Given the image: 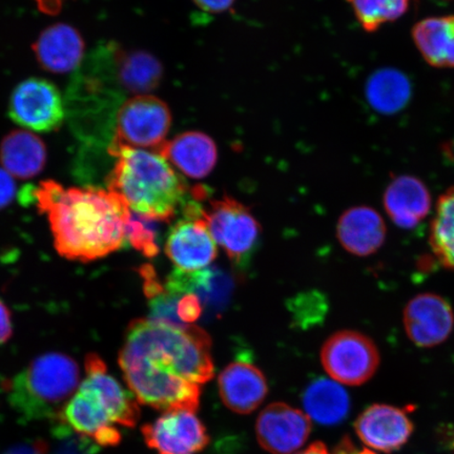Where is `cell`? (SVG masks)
Segmentation results:
<instances>
[{
    "instance_id": "7402d4cb",
    "label": "cell",
    "mask_w": 454,
    "mask_h": 454,
    "mask_svg": "<svg viewBox=\"0 0 454 454\" xmlns=\"http://www.w3.org/2000/svg\"><path fill=\"white\" fill-rule=\"evenodd\" d=\"M413 41L429 65L454 67V16L431 17L419 21Z\"/></svg>"
},
{
    "instance_id": "83f0119b",
    "label": "cell",
    "mask_w": 454,
    "mask_h": 454,
    "mask_svg": "<svg viewBox=\"0 0 454 454\" xmlns=\"http://www.w3.org/2000/svg\"><path fill=\"white\" fill-rule=\"evenodd\" d=\"M57 440L56 448L52 454H94L96 444L83 436L74 434L73 431L67 425L61 423L56 428ZM49 454V452H48Z\"/></svg>"
},
{
    "instance_id": "8992f818",
    "label": "cell",
    "mask_w": 454,
    "mask_h": 454,
    "mask_svg": "<svg viewBox=\"0 0 454 454\" xmlns=\"http://www.w3.org/2000/svg\"><path fill=\"white\" fill-rule=\"evenodd\" d=\"M168 106L153 95L133 96L119 107L110 146L159 152L172 127Z\"/></svg>"
},
{
    "instance_id": "4316f807",
    "label": "cell",
    "mask_w": 454,
    "mask_h": 454,
    "mask_svg": "<svg viewBox=\"0 0 454 454\" xmlns=\"http://www.w3.org/2000/svg\"><path fill=\"white\" fill-rule=\"evenodd\" d=\"M155 221L133 212L128 221L127 240L147 258L159 253Z\"/></svg>"
},
{
    "instance_id": "f1b7e54d",
    "label": "cell",
    "mask_w": 454,
    "mask_h": 454,
    "mask_svg": "<svg viewBox=\"0 0 454 454\" xmlns=\"http://www.w3.org/2000/svg\"><path fill=\"white\" fill-rule=\"evenodd\" d=\"M202 315V303L197 294H186L178 300L177 316L184 325H191Z\"/></svg>"
},
{
    "instance_id": "8d00e7d4",
    "label": "cell",
    "mask_w": 454,
    "mask_h": 454,
    "mask_svg": "<svg viewBox=\"0 0 454 454\" xmlns=\"http://www.w3.org/2000/svg\"><path fill=\"white\" fill-rule=\"evenodd\" d=\"M448 155H450L451 159H454V141L450 144V147H448Z\"/></svg>"
},
{
    "instance_id": "9a60e30c",
    "label": "cell",
    "mask_w": 454,
    "mask_h": 454,
    "mask_svg": "<svg viewBox=\"0 0 454 454\" xmlns=\"http://www.w3.org/2000/svg\"><path fill=\"white\" fill-rule=\"evenodd\" d=\"M221 400L231 411L248 414L262 404L269 393L262 372L251 363L232 362L219 377Z\"/></svg>"
},
{
    "instance_id": "44dd1931",
    "label": "cell",
    "mask_w": 454,
    "mask_h": 454,
    "mask_svg": "<svg viewBox=\"0 0 454 454\" xmlns=\"http://www.w3.org/2000/svg\"><path fill=\"white\" fill-rule=\"evenodd\" d=\"M0 161L13 177L30 179L42 172L47 161L43 140L27 130H14L0 145Z\"/></svg>"
},
{
    "instance_id": "4dcf8cb0",
    "label": "cell",
    "mask_w": 454,
    "mask_h": 454,
    "mask_svg": "<svg viewBox=\"0 0 454 454\" xmlns=\"http://www.w3.org/2000/svg\"><path fill=\"white\" fill-rule=\"evenodd\" d=\"M192 2L206 12L218 14L229 11L236 0H192Z\"/></svg>"
},
{
    "instance_id": "e0dca14e",
    "label": "cell",
    "mask_w": 454,
    "mask_h": 454,
    "mask_svg": "<svg viewBox=\"0 0 454 454\" xmlns=\"http://www.w3.org/2000/svg\"><path fill=\"white\" fill-rule=\"evenodd\" d=\"M33 50L44 70L66 74L82 65L84 42L76 28L66 24H57L41 34L34 43Z\"/></svg>"
},
{
    "instance_id": "cb8c5ba5",
    "label": "cell",
    "mask_w": 454,
    "mask_h": 454,
    "mask_svg": "<svg viewBox=\"0 0 454 454\" xmlns=\"http://www.w3.org/2000/svg\"><path fill=\"white\" fill-rule=\"evenodd\" d=\"M410 79L395 69L373 73L366 83V98L373 110L385 115L402 111L411 98Z\"/></svg>"
},
{
    "instance_id": "1f68e13d",
    "label": "cell",
    "mask_w": 454,
    "mask_h": 454,
    "mask_svg": "<svg viewBox=\"0 0 454 454\" xmlns=\"http://www.w3.org/2000/svg\"><path fill=\"white\" fill-rule=\"evenodd\" d=\"M12 331L10 310L0 300V344L4 343L12 336Z\"/></svg>"
},
{
    "instance_id": "e575fe53",
    "label": "cell",
    "mask_w": 454,
    "mask_h": 454,
    "mask_svg": "<svg viewBox=\"0 0 454 454\" xmlns=\"http://www.w3.org/2000/svg\"><path fill=\"white\" fill-rule=\"evenodd\" d=\"M297 454H333L329 452L326 446L323 444L321 442H316L314 444L310 445L309 448H306L305 450L301 451ZM336 454H339L336 452Z\"/></svg>"
},
{
    "instance_id": "836d02e7",
    "label": "cell",
    "mask_w": 454,
    "mask_h": 454,
    "mask_svg": "<svg viewBox=\"0 0 454 454\" xmlns=\"http://www.w3.org/2000/svg\"><path fill=\"white\" fill-rule=\"evenodd\" d=\"M35 2L37 3L38 8L41 9L43 13L54 15L59 12L66 0H35Z\"/></svg>"
},
{
    "instance_id": "7a4b0ae2",
    "label": "cell",
    "mask_w": 454,
    "mask_h": 454,
    "mask_svg": "<svg viewBox=\"0 0 454 454\" xmlns=\"http://www.w3.org/2000/svg\"><path fill=\"white\" fill-rule=\"evenodd\" d=\"M37 207L47 215L56 251L90 262L118 251L127 240L130 209L121 196L99 187H65L43 181L35 190Z\"/></svg>"
},
{
    "instance_id": "4fadbf2b",
    "label": "cell",
    "mask_w": 454,
    "mask_h": 454,
    "mask_svg": "<svg viewBox=\"0 0 454 454\" xmlns=\"http://www.w3.org/2000/svg\"><path fill=\"white\" fill-rule=\"evenodd\" d=\"M408 338L419 348H434L450 338L454 327L451 305L439 294H421L412 298L404 309Z\"/></svg>"
},
{
    "instance_id": "5bb4252c",
    "label": "cell",
    "mask_w": 454,
    "mask_h": 454,
    "mask_svg": "<svg viewBox=\"0 0 454 454\" xmlns=\"http://www.w3.org/2000/svg\"><path fill=\"white\" fill-rule=\"evenodd\" d=\"M355 429L371 450L391 453L399 450L410 440L413 425L400 408L376 404L368 407L357 418Z\"/></svg>"
},
{
    "instance_id": "484cf974",
    "label": "cell",
    "mask_w": 454,
    "mask_h": 454,
    "mask_svg": "<svg viewBox=\"0 0 454 454\" xmlns=\"http://www.w3.org/2000/svg\"><path fill=\"white\" fill-rule=\"evenodd\" d=\"M356 20L367 32L377 31L386 22L395 21L406 13L410 0H348Z\"/></svg>"
},
{
    "instance_id": "f546056e",
    "label": "cell",
    "mask_w": 454,
    "mask_h": 454,
    "mask_svg": "<svg viewBox=\"0 0 454 454\" xmlns=\"http://www.w3.org/2000/svg\"><path fill=\"white\" fill-rule=\"evenodd\" d=\"M15 184L7 170L0 168V207L7 206L15 195Z\"/></svg>"
},
{
    "instance_id": "d590c367",
    "label": "cell",
    "mask_w": 454,
    "mask_h": 454,
    "mask_svg": "<svg viewBox=\"0 0 454 454\" xmlns=\"http://www.w3.org/2000/svg\"><path fill=\"white\" fill-rule=\"evenodd\" d=\"M351 445L348 444V441H344L343 445H340L338 450L339 454H351L353 453V448L350 447ZM356 454H362V453H356ZM366 454H372L371 452H366Z\"/></svg>"
},
{
    "instance_id": "9c48e42d",
    "label": "cell",
    "mask_w": 454,
    "mask_h": 454,
    "mask_svg": "<svg viewBox=\"0 0 454 454\" xmlns=\"http://www.w3.org/2000/svg\"><path fill=\"white\" fill-rule=\"evenodd\" d=\"M184 211V218L169 231L166 253L178 270L195 272L213 262L217 247L197 201L186 203Z\"/></svg>"
},
{
    "instance_id": "3957f363",
    "label": "cell",
    "mask_w": 454,
    "mask_h": 454,
    "mask_svg": "<svg viewBox=\"0 0 454 454\" xmlns=\"http://www.w3.org/2000/svg\"><path fill=\"white\" fill-rule=\"evenodd\" d=\"M85 378L62 411L59 421L98 446H117L119 427L133 428L140 411L137 401L107 372L95 354L85 357Z\"/></svg>"
},
{
    "instance_id": "30bf717a",
    "label": "cell",
    "mask_w": 454,
    "mask_h": 454,
    "mask_svg": "<svg viewBox=\"0 0 454 454\" xmlns=\"http://www.w3.org/2000/svg\"><path fill=\"white\" fill-rule=\"evenodd\" d=\"M9 115L20 127L36 132H52L64 121L66 109L59 90L42 78H28L14 89Z\"/></svg>"
},
{
    "instance_id": "ac0fdd59",
    "label": "cell",
    "mask_w": 454,
    "mask_h": 454,
    "mask_svg": "<svg viewBox=\"0 0 454 454\" xmlns=\"http://www.w3.org/2000/svg\"><path fill=\"white\" fill-rule=\"evenodd\" d=\"M337 235L346 251L359 257H367L382 247L386 239V225L376 209L356 207L340 215Z\"/></svg>"
},
{
    "instance_id": "ffe728a7",
    "label": "cell",
    "mask_w": 454,
    "mask_h": 454,
    "mask_svg": "<svg viewBox=\"0 0 454 454\" xmlns=\"http://www.w3.org/2000/svg\"><path fill=\"white\" fill-rule=\"evenodd\" d=\"M113 67L124 92L146 95L160 84L163 69L156 57L142 51H124L113 44Z\"/></svg>"
},
{
    "instance_id": "7c38bea8",
    "label": "cell",
    "mask_w": 454,
    "mask_h": 454,
    "mask_svg": "<svg viewBox=\"0 0 454 454\" xmlns=\"http://www.w3.org/2000/svg\"><path fill=\"white\" fill-rule=\"evenodd\" d=\"M308 414L284 403H274L260 413L255 434L261 447L271 454H291L309 438Z\"/></svg>"
},
{
    "instance_id": "603a6c76",
    "label": "cell",
    "mask_w": 454,
    "mask_h": 454,
    "mask_svg": "<svg viewBox=\"0 0 454 454\" xmlns=\"http://www.w3.org/2000/svg\"><path fill=\"white\" fill-rule=\"evenodd\" d=\"M303 405L309 419L323 425H334L348 416L350 401L338 382L317 379L304 391Z\"/></svg>"
},
{
    "instance_id": "d6986e66",
    "label": "cell",
    "mask_w": 454,
    "mask_h": 454,
    "mask_svg": "<svg viewBox=\"0 0 454 454\" xmlns=\"http://www.w3.org/2000/svg\"><path fill=\"white\" fill-rule=\"evenodd\" d=\"M384 207L395 225L413 229L429 214L430 192L421 180L412 176H400L386 189Z\"/></svg>"
},
{
    "instance_id": "277c9868",
    "label": "cell",
    "mask_w": 454,
    "mask_h": 454,
    "mask_svg": "<svg viewBox=\"0 0 454 454\" xmlns=\"http://www.w3.org/2000/svg\"><path fill=\"white\" fill-rule=\"evenodd\" d=\"M109 154L115 163L106 179L107 190L121 196L130 211L168 221L185 206L184 181L160 153L109 146Z\"/></svg>"
},
{
    "instance_id": "6da1fadb",
    "label": "cell",
    "mask_w": 454,
    "mask_h": 454,
    "mask_svg": "<svg viewBox=\"0 0 454 454\" xmlns=\"http://www.w3.org/2000/svg\"><path fill=\"white\" fill-rule=\"evenodd\" d=\"M211 346V338L197 326L138 319L127 329L119 366L141 404L195 411L200 385L214 376Z\"/></svg>"
},
{
    "instance_id": "52a82bcc",
    "label": "cell",
    "mask_w": 454,
    "mask_h": 454,
    "mask_svg": "<svg viewBox=\"0 0 454 454\" xmlns=\"http://www.w3.org/2000/svg\"><path fill=\"white\" fill-rule=\"evenodd\" d=\"M321 362L333 381L360 386L377 372L380 353L376 343L364 333L340 331L333 333L323 345Z\"/></svg>"
},
{
    "instance_id": "d4e9b609",
    "label": "cell",
    "mask_w": 454,
    "mask_h": 454,
    "mask_svg": "<svg viewBox=\"0 0 454 454\" xmlns=\"http://www.w3.org/2000/svg\"><path fill=\"white\" fill-rule=\"evenodd\" d=\"M430 247L439 262L454 270V187L440 198L430 229Z\"/></svg>"
},
{
    "instance_id": "5b68a950",
    "label": "cell",
    "mask_w": 454,
    "mask_h": 454,
    "mask_svg": "<svg viewBox=\"0 0 454 454\" xmlns=\"http://www.w3.org/2000/svg\"><path fill=\"white\" fill-rule=\"evenodd\" d=\"M81 384V371L69 356L36 357L7 384L11 406L27 421L59 419Z\"/></svg>"
},
{
    "instance_id": "d6a6232c",
    "label": "cell",
    "mask_w": 454,
    "mask_h": 454,
    "mask_svg": "<svg viewBox=\"0 0 454 454\" xmlns=\"http://www.w3.org/2000/svg\"><path fill=\"white\" fill-rule=\"evenodd\" d=\"M4 454H48V444L44 442H35L33 444H21L10 448Z\"/></svg>"
},
{
    "instance_id": "ba28073f",
    "label": "cell",
    "mask_w": 454,
    "mask_h": 454,
    "mask_svg": "<svg viewBox=\"0 0 454 454\" xmlns=\"http://www.w3.org/2000/svg\"><path fill=\"white\" fill-rule=\"evenodd\" d=\"M203 219L215 243L232 262L244 265L257 247L260 225L251 211L240 202L224 196L202 209Z\"/></svg>"
},
{
    "instance_id": "2e32d148",
    "label": "cell",
    "mask_w": 454,
    "mask_h": 454,
    "mask_svg": "<svg viewBox=\"0 0 454 454\" xmlns=\"http://www.w3.org/2000/svg\"><path fill=\"white\" fill-rule=\"evenodd\" d=\"M160 154L192 179L207 177L218 161V149L208 135L191 130L176 136L164 144Z\"/></svg>"
},
{
    "instance_id": "8fae6325",
    "label": "cell",
    "mask_w": 454,
    "mask_h": 454,
    "mask_svg": "<svg viewBox=\"0 0 454 454\" xmlns=\"http://www.w3.org/2000/svg\"><path fill=\"white\" fill-rule=\"evenodd\" d=\"M145 444L158 454H197L208 445L207 428L195 411H166L142 427Z\"/></svg>"
}]
</instances>
